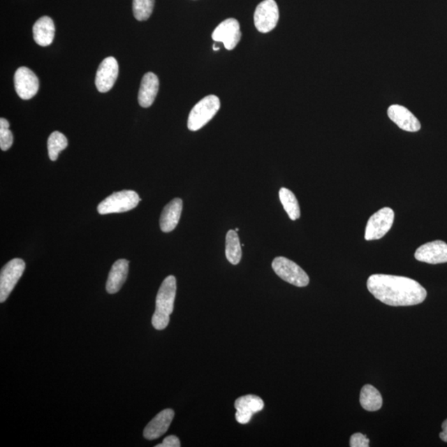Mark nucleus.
I'll list each match as a JSON object with an SVG mask.
<instances>
[{
  "label": "nucleus",
  "instance_id": "22",
  "mask_svg": "<svg viewBox=\"0 0 447 447\" xmlns=\"http://www.w3.org/2000/svg\"><path fill=\"white\" fill-rule=\"evenodd\" d=\"M279 199L291 220L296 221L300 218V207H299L298 199L293 192L283 187L279 191Z\"/></svg>",
  "mask_w": 447,
  "mask_h": 447
},
{
  "label": "nucleus",
  "instance_id": "12",
  "mask_svg": "<svg viewBox=\"0 0 447 447\" xmlns=\"http://www.w3.org/2000/svg\"><path fill=\"white\" fill-rule=\"evenodd\" d=\"M236 421L240 424H247L251 421L254 414L261 412L265 408V402L261 397L249 395L239 397L235 402Z\"/></svg>",
  "mask_w": 447,
  "mask_h": 447
},
{
  "label": "nucleus",
  "instance_id": "19",
  "mask_svg": "<svg viewBox=\"0 0 447 447\" xmlns=\"http://www.w3.org/2000/svg\"><path fill=\"white\" fill-rule=\"evenodd\" d=\"M34 38L39 46L51 45L55 37V25L50 17L43 16L35 22L33 28Z\"/></svg>",
  "mask_w": 447,
  "mask_h": 447
},
{
  "label": "nucleus",
  "instance_id": "21",
  "mask_svg": "<svg viewBox=\"0 0 447 447\" xmlns=\"http://www.w3.org/2000/svg\"><path fill=\"white\" fill-rule=\"evenodd\" d=\"M242 245L240 244V238L237 231L229 230L226 240V256L228 261L232 265H237L242 257Z\"/></svg>",
  "mask_w": 447,
  "mask_h": 447
},
{
  "label": "nucleus",
  "instance_id": "24",
  "mask_svg": "<svg viewBox=\"0 0 447 447\" xmlns=\"http://www.w3.org/2000/svg\"><path fill=\"white\" fill-rule=\"evenodd\" d=\"M155 0H133V11L134 17L138 21L149 19L154 11Z\"/></svg>",
  "mask_w": 447,
  "mask_h": 447
},
{
  "label": "nucleus",
  "instance_id": "8",
  "mask_svg": "<svg viewBox=\"0 0 447 447\" xmlns=\"http://www.w3.org/2000/svg\"><path fill=\"white\" fill-rule=\"evenodd\" d=\"M254 25L258 32L267 34L276 28L279 20L278 4L274 0H265L254 12Z\"/></svg>",
  "mask_w": 447,
  "mask_h": 447
},
{
  "label": "nucleus",
  "instance_id": "6",
  "mask_svg": "<svg viewBox=\"0 0 447 447\" xmlns=\"http://www.w3.org/2000/svg\"><path fill=\"white\" fill-rule=\"evenodd\" d=\"M25 262L13 258L3 266L0 274V302L7 300L25 270Z\"/></svg>",
  "mask_w": 447,
  "mask_h": 447
},
{
  "label": "nucleus",
  "instance_id": "20",
  "mask_svg": "<svg viewBox=\"0 0 447 447\" xmlns=\"http://www.w3.org/2000/svg\"><path fill=\"white\" fill-rule=\"evenodd\" d=\"M360 402L362 408L366 411L375 412L382 408L383 399L377 388L370 384H366L362 388Z\"/></svg>",
  "mask_w": 447,
  "mask_h": 447
},
{
  "label": "nucleus",
  "instance_id": "15",
  "mask_svg": "<svg viewBox=\"0 0 447 447\" xmlns=\"http://www.w3.org/2000/svg\"><path fill=\"white\" fill-rule=\"evenodd\" d=\"M174 415V411L169 409L156 415L145 428L144 437L146 439L155 440L165 434L173 422Z\"/></svg>",
  "mask_w": 447,
  "mask_h": 447
},
{
  "label": "nucleus",
  "instance_id": "23",
  "mask_svg": "<svg viewBox=\"0 0 447 447\" xmlns=\"http://www.w3.org/2000/svg\"><path fill=\"white\" fill-rule=\"evenodd\" d=\"M67 145H68V141L64 133L58 131L53 132L47 140L49 158L52 161H57L58 155L66 149Z\"/></svg>",
  "mask_w": 447,
  "mask_h": 447
},
{
  "label": "nucleus",
  "instance_id": "3",
  "mask_svg": "<svg viewBox=\"0 0 447 447\" xmlns=\"http://www.w3.org/2000/svg\"><path fill=\"white\" fill-rule=\"evenodd\" d=\"M220 108L221 101L217 96H205L191 110L187 127L191 131H199L211 122Z\"/></svg>",
  "mask_w": 447,
  "mask_h": 447
},
{
  "label": "nucleus",
  "instance_id": "5",
  "mask_svg": "<svg viewBox=\"0 0 447 447\" xmlns=\"http://www.w3.org/2000/svg\"><path fill=\"white\" fill-rule=\"evenodd\" d=\"M272 270L276 274L287 283L297 286V287H306L309 284V277L307 272L290 259L284 257L274 258L272 263Z\"/></svg>",
  "mask_w": 447,
  "mask_h": 447
},
{
  "label": "nucleus",
  "instance_id": "28",
  "mask_svg": "<svg viewBox=\"0 0 447 447\" xmlns=\"http://www.w3.org/2000/svg\"><path fill=\"white\" fill-rule=\"evenodd\" d=\"M442 432L440 433V438L442 441L447 442V419L441 425Z\"/></svg>",
  "mask_w": 447,
  "mask_h": 447
},
{
  "label": "nucleus",
  "instance_id": "18",
  "mask_svg": "<svg viewBox=\"0 0 447 447\" xmlns=\"http://www.w3.org/2000/svg\"><path fill=\"white\" fill-rule=\"evenodd\" d=\"M182 212V200L180 198L173 199L164 207L160 218L161 230L165 233L173 231L180 220Z\"/></svg>",
  "mask_w": 447,
  "mask_h": 447
},
{
  "label": "nucleus",
  "instance_id": "4",
  "mask_svg": "<svg viewBox=\"0 0 447 447\" xmlns=\"http://www.w3.org/2000/svg\"><path fill=\"white\" fill-rule=\"evenodd\" d=\"M140 200V196L134 191H120L101 201L97 210L101 214L127 212L137 207Z\"/></svg>",
  "mask_w": 447,
  "mask_h": 447
},
{
  "label": "nucleus",
  "instance_id": "17",
  "mask_svg": "<svg viewBox=\"0 0 447 447\" xmlns=\"http://www.w3.org/2000/svg\"><path fill=\"white\" fill-rule=\"evenodd\" d=\"M129 265V263L126 259H119L114 263L106 283L107 293L115 294L122 289L127 279Z\"/></svg>",
  "mask_w": 447,
  "mask_h": 447
},
{
  "label": "nucleus",
  "instance_id": "26",
  "mask_svg": "<svg viewBox=\"0 0 447 447\" xmlns=\"http://www.w3.org/2000/svg\"><path fill=\"white\" fill-rule=\"evenodd\" d=\"M350 446L351 447H368L369 446V439L362 433H355L351 437Z\"/></svg>",
  "mask_w": 447,
  "mask_h": 447
},
{
  "label": "nucleus",
  "instance_id": "7",
  "mask_svg": "<svg viewBox=\"0 0 447 447\" xmlns=\"http://www.w3.org/2000/svg\"><path fill=\"white\" fill-rule=\"evenodd\" d=\"M393 221L395 212L391 208L384 207L379 210L369 219L365 228V240L369 241L383 238L390 230Z\"/></svg>",
  "mask_w": 447,
  "mask_h": 447
},
{
  "label": "nucleus",
  "instance_id": "14",
  "mask_svg": "<svg viewBox=\"0 0 447 447\" xmlns=\"http://www.w3.org/2000/svg\"><path fill=\"white\" fill-rule=\"evenodd\" d=\"M388 115L402 131L413 133L419 131L421 129V124L418 118L404 106L391 105L388 110Z\"/></svg>",
  "mask_w": 447,
  "mask_h": 447
},
{
  "label": "nucleus",
  "instance_id": "9",
  "mask_svg": "<svg viewBox=\"0 0 447 447\" xmlns=\"http://www.w3.org/2000/svg\"><path fill=\"white\" fill-rule=\"evenodd\" d=\"M240 26L238 20L228 19L221 22L212 34L216 43H222L227 50H233L241 39Z\"/></svg>",
  "mask_w": 447,
  "mask_h": 447
},
{
  "label": "nucleus",
  "instance_id": "1",
  "mask_svg": "<svg viewBox=\"0 0 447 447\" xmlns=\"http://www.w3.org/2000/svg\"><path fill=\"white\" fill-rule=\"evenodd\" d=\"M367 288L379 301L393 307L418 305L427 298L426 289L406 277L373 274L367 281Z\"/></svg>",
  "mask_w": 447,
  "mask_h": 447
},
{
  "label": "nucleus",
  "instance_id": "16",
  "mask_svg": "<svg viewBox=\"0 0 447 447\" xmlns=\"http://www.w3.org/2000/svg\"><path fill=\"white\" fill-rule=\"evenodd\" d=\"M159 89V80L158 77L149 73L142 79L140 91H138V100L142 108H149L156 99Z\"/></svg>",
  "mask_w": 447,
  "mask_h": 447
},
{
  "label": "nucleus",
  "instance_id": "11",
  "mask_svg": "<svg viewBox=\"0 0 447 447\" xmlns=\"http://www.w3.org/2000/svg\"><path fill=\"white\" fill-rule=\"evenodd\" d=\"M119 74V65L113 57H106L98 68L96 86L101 93H106L113 88Z\"/></svg>",
  "mask_w": 447,
  "mask_h": 447
},
{
  "label": "nucleus",
  "instance_id": "10",
  "mask_svg": "<svg viewBox=\"0 0 447 447\" xmlns=\"http://www.w3.org/2000/svg\"><path fill=\"white\" fill-rule=\"evenodd\" d=\"M15 87L21 99H32L38 91L39 82L37 75L28 67H20L15 75Z\"/></svg>",
  "mask_w": 447,
  "mask_h": 447
},
{
  "label": "nucleus",
  "instance_id": "13",
  "mask_svg": "<svg viewBox=\"0 0 447 447\" xmlns=\"http://www.w3.org/2000/svg\"><path fill=\"white\" fill-rule=\"evenodd\" d=\"M415 258L430 265L447 263V244L444 241L436 240L420 246L416 250Z\"/></svg>",
  "mask_w": 447,
  "mask_h": 447
},
{
  "label": "nucleus",
  "instance_id": "25",
  "mask_svg": "<svg viewBox=\"0 0 447 447\" xmlns=\"http://www.w3.org/2000/svg\"><path fill=\"white\" fill-rule=\"evenodd\" d=\"M13 142V137L10 129V123L6 119H0V147L3 151H7L12 147Z\"/></svg>",
  "mask_w": 447,
  "mask_h": 447
},
{
  "label": "nucleus",
  "instance_id": "27",
  "mask_svg": "<svg viewBox=\"0 0 447 447\" xmlns=\"http://www.w3.org/2000/svg\"><path fill=\"white\" fill-rule=\"evenodd\" d=\"M156 447H180L181 442L176 436H169L163 441L162 444L156 445Z\"/></svg>",
  "mask_w": 447,
  "mask_h": 447
},
{
  "label": "nucleus",
  "instance_id": "2",
  "mask_svg": "<svg viewBox=\"0 0 447 447\" xmlns=\"http://www.w3.org/2000/svg\"><path fill=\"white\" fill-rule=\"evenodd\" d=\"M177 293V280L175 277H167L156 294V310L152 317V325L158 330L167 328L170 321V315L174 309Z\"/></svg>",
  "mask_w": 447,
  "mask_h": 447
}]
</instances>
